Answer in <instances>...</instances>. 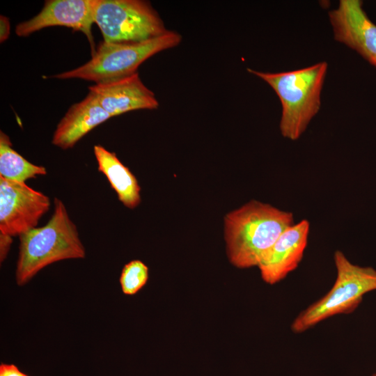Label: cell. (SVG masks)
Segmentation results:
<instances>
[{"label":"cell","mask_w":376,"mask_h":376,"mask_svg":"<svg viewBox=\"0 0 376 376\" xmlns=\"http://www.w3.org/2000/svg\"><path fill=\"white\" fill-rule=\"evenodd\" d=\"M93 152L98 171L105 175L118 200L130 209L137 207L141 202V188L134 175L115 152L100 145L94 146Z\"/></svg>","instance_id":"cell-13"},{"label":"cell","mask_w":376,"mask_h":376,"mask_svg":"<svg viewBox=\"0 0 376 376\" xmlns=\"http://www.w3.org/2000/svg\"><path fill=\"white\" fill-rule=\"evenodd\" d=\"M334 260L336 278L333 286L296 317L291 324L294 333H302L331 316L352 312L366 294L376 290V269L352 263L339 250Z\"/></svg>","instance_id":"cell-5"},{"label":"cell","mask_w":376,"mask_h":376,"mask_svg":"<svg viewBox=\"0 0 376 376\" xmlns=\"http://www.w3.org/2000/svg\"><path fill=\"white\" fill-rule=\"evenodd\" d=\"M94 0H48L41 11L31 19L18 24L15 33L26 37L42 29L62 26L82 32L87 38L91 54L95 52L92 34L94 24Z\"/></svg>","instance_id":"cell-8"},{"label":"cell","mask_w":376,"mask_h":376,"mask_svg":"<svg viewBox=\"0 0 376 376\" xmlns=\"http://www.w3.org/2000/svg\"><path fill=\"white\" fill-rule=\"evenodd\" d=\"M10 24L8 17L1 15H0V42H5L10 36Z\"/></svg>","instance_id":"cell-16"},{"label":"cell","mask_w":376,"mask_h":376,"mask_svg":"<svg viewBox=\"0 0 376 376\" xmlns=\"http://www.w3.org/2000/svg\"><path fill=\"white\" fill-rule=\"evenodd\" d=\"M50 199L25 182L0 178V233L10 237L36 228Z\"/></svg>","instance_id":"cell-7"},{"label":"cell","mask_w":376,"mask_h":376,"mask_svg":"<svg viewBox=\"0 0 376 376\" xmlns=\"http://www.w3.org/2000/svg\"><path fill=\"white\" fill-rule=\"evenodd\" d=\"M370 63L376 66V57L370 62Z\"/></svg>","instance_id":"cell-19"},{"label":"cell","mask_w":376,"mask_h":376,"mask_svg":"<svg viewBox=\"0 0 376 376\" xmlns=\"http://www.w3.org/2000/svg\"><path fill=\"white\" fill-rule=\"evenodd\" d=\"M47 174L46 169L36 165L12 148L10 138L4 132H0V178L21 182L38 175Z\"/></svg>","instance_id":"cell-14"},{"label":"cell","mask_w":376,"mask_h":376,"mask_svg":"<svg viewBox=\"0 0 376 376\" xmlns=\"http://www.w3.org/2000/svg\"><path fill=\"white\" fill-rule=\"evenodd\" d=\"M182 36L168 30L165 33L138 42H101L91 58L82 65L56 75L60 79H81L95 84L134 74L141 64L153 55L178 46Z\"/></svg>","instance_id":"cell-4"},{"label":"cell","mask_w":376,"mask_h":376,"mask_svg":"<svg viewBox=\"0 0 376 376\" xmlns=\"http://www.w3.org/2000/svg\"><path fill=\"white\" fill-rule=\"evenodd\" d=\"M93 15L106 42H142L168 31L147 1L94 0Z\"/></svg>","instance_id":"cell-6"},{"label":"cell","mask_w":376,"mask_h":376,"mask_svg":"<svg viewBox=\"0 0 376 376\" xmlns=\"http://www.w3.org/2000/svg\"><path fill=\"white\" fill-rule=\"evenodd\" d=\"M148 279V267L142 261L134 260L124 266L119 281L123 292L133 295L146 285Z\"/></svg>","instance_id":"cell-15"},{"label":"cell","mask_w":376,"mask_h":376,"mask_svg":"<svg viewBox=\"0 0 376 376\" xmlns=\"http://www.w3.org/2000/svg\"><path fill=\"white\" fill-rule=\"evenodd\" d=\"M294 224L292 212L252 200L224 217L230 262L238 268L258 266L281 234Z\"/></svg>","instance_id":"cell-1"},{"label":"cell","mask_w":376,"mask_h":376,"mask_svg":"<svg viewBox=\"0 0 376 376\" xmlns=\"http://www.w3.org/2000/svg\"><path fill=\"white\" fill-rule=\"evenodd\" d=\"M12 237L9 235L0 233V242H1V261L2 262L10 249V246L12 243Z\"/></svg>","instance_id":"cell-18"},{"label":"cell","mask_w":376,"mask_h":376,"mask_svg":"<svg viewBox=\"0 0 376 376\" xmlns=\"http://www.w3.org/2000/svg\"><path fill=\"white\" fill-rule=\"evenodd\" d=\"M329 19L334 38L354 49L370 63L376 57V25L359 0H340Z\"/></svg>","instance_id":"cell-9"},{"label":"cell","mask_w":376,"mask_h":376,"mask_svg":"<svg viewBox=\"0 0 376 376\" xmlns=\"http://www.w3.org/2000/svg\"><path fill=\"white\" fill-rule=\"evenodd\" d=\"M327 69L326 62L293 71L269 73L248 69L267 82L282 105L281 134L292 141L299 139L320 107V93Z\"/></svg>","instance_id":"cell-3"},{"label":"cell","mask_w":376,"mask_h":376,"mask_svg":"<svg viewBox=\"0 0 376 376\" xmlns=\"http://www.w3.org/2000/svg\"><path fill=\"white\" fill-rule=\"evenodd\" d=\"M310 224L306 219L285 229L257 266L263 280L275 284L299 265L307 246Z\"/></svg>","instance_id":"cell-10"},{"label":"cell","mask_w":376,"mask_h":376,"mask_svg":"<svg viewBox=\"0 0 376 376\" xmlns=\"http://www.w3.org/2000/svg\"><path fill=\"white\" fill-rule=\"evenodd\" d=\"M372 376H376V373H374V374H373V375H372Z\"/></svg>","instance_id":"cell-20"},{"label":"cell","mask_w":376,"mask_h":376,"mask_svg":"<svg viewBox=\"0 0 376 376\" xmlns=\"http://www.w3.org/2000/svg\"><path fill=\"white\" fill-rule=\"evenodd\" d=\"M19 255L15 270L17 285L28 283L39 271L52 263L83 258L85 248L76 225L61 200H54V212L48 222L19 236Z\"/></svg>","instance_id":"cell-2"},{"label":"cell","mask_w":376,"mask_h":376,"mask_svg":"<svg viewBox=\"0 0 376 376\" xmlns=\"http://www.w3.org/2000/svg\"><path fill=\"white\" fill-rule=\"evenodd\" d=\"M0 376H28L22 373L16 366L13 364L2 363L0 366Z\"/></svg>","instance_id":"cell-17"},{"label":"cell","mask_w":376,"mask_h":376,"mask_svg":"<svg viewBox=\"0 0 376 376\" xmlns=\"http://www.w3.org/2000/svg\"><path fill=\"white\" fill-rule=\"evenodd\" d=\"M89 91L111 117L139 109H156L159 102L142 82L139 73L96 83Z\"/></svg>","instance_id":"cell-11"},{"label":"cell","mask_w":376,"mask_h":376,"mask_svg":"<svg viewBox=\"0 0 376 376\" xmlns=\"http://www.w3.org/2000/svg\"><path fill=\"white\" fill-rule=\"evenodd\" d=\"M111 118L89 91L86 97L72 104L56 126L53 145L63 149L72 148L95 127Z\"/></svg>","instance_id":"cell-12"}]
</instances>
